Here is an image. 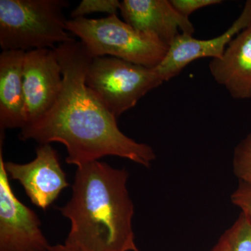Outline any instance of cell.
<instances>
[{
	"label": "cell",
	"instance_id": "cell-1",
	"mask_svg": "<svg viewBox=\"0 0 251 251\" xmlns=\"http://www.w3.org/2000/svg\"><path fill=\"white\" fill-rule=\"evenodd\" d=\"M54 49L62 67V90L49 111L21 129L19 139L39 145L62 143L67 148L66 161L77 168L107 156L150 168L156 158L153 149L126 135L117 119L86 85L92 57L80 41L64 43Z\"/></svg>",
	"mask_w": 251,
	"mask_h": 251
},
{
	"label": "cell",
	"instance_id": "cell-2",
	"mask_svg": "<svg viewBox=\"0 0 251 251\" xmlns=\"http://www.w3.org/2000/svg\"><path fill=\"white\" fill-rule=\"evenodd\" d=\"M128 171L95 161L77 167L72 196L59 208L71 222L64 244L82 251H139Z\"/></svg>",
	"mask_w": 251,
	"mask_h": 251
},
{
	"label": "cell",
	"instance_id": "cell-3",
	"mask_svg": "<svg viewBox=\"0 0 251 251\" xmlns=\"http://www.w3.org/2000/svg\"><path fill=\"white\" fill-rule=\"evenodd\" d=\"M67 0H0V46L4 50L54 49L75 40L67 32Z\"/></svg>",
	"mask_w": 251,
	"mask_h": 251
},
{
	"label": "cell",
	"instance_id": "cell-4",
	"mask_svg": "<svg viewBox=\"0 0 251 251\" xmlns=\"http://www.w3.org/2000/svg\"><path fill=\"white\" fill-rule=\"evenodd\" d=\"M67 29L80 39L92 58L113 57L154 69L169 49L157 36L137 30L117 14L97 19L72 18Z\"/></svg>",
	"mask_w": 251,
	"mask_h": 251
},
{
	"label": "cell",
	"instance_id": "cell-5",
	"mask_svg": "<svg viewBox=\"0 0 251 251\" xmlns=\"http://www.w3.org/2000/svg\"><path fill=\"white\" fill-rule=\"evenodd\" d=\"M87 87L115 118L163 83L156 69L113 57L92 58L86 73Z\"/></svg>",
	"mask_w": 251,
	"mask_h": 251
},
{
	"label": "cell",
	"instance_id": "cell-6",
	"mask_svg": "<svg viewBox=\"0 0 251 251\" xmlns=\"http://www.w3.org/2000/svg\"><path fill=\"white\" fill-rule=\"evenodd\" d=\"M0 133V251H46L51 247L39 216L16 197L5 169Z\"/></svg>",
	"mask_w": 251,
	"mask_h": 251
},
{
	"label": "cell",
	"instance_id": "cell-7",
	"mask_svg": "<svg viewBox=\"0 0 251 251\" xmlns=\"http://www.w3.org/2000/svg\"><path fill=\"white\" fill-rule=\"evenodd\" d=\"M5 169L9 178L22 185L32 204L44 210L69 186L58 153L50 144L39 145L29 163L5 162Z\"/></svg>",
	"mask_w": 251,
	"mask_h": 251
},
{
	"label": "cell",
	"instance_id": "cell-8",
	"mask_svg": "<svg viewBox=\"0 0 251 251\" xmlns=\"http://www.w3.org/2000/svg\"><path fill=\"white\" fill-rule=\"evenodd\" d=\"M23 81L28 125L49 111L62 90V67L55 50L25 52Z\"/></svg>",
	"mask_w": 251,
	"mask_h": 251
},
{
	"label": "cell",
	"instance_id": "cell-9",
	"mask_svg": "<svg viewBox=\"0 0 251 251\" xmlns=\"http://www.w3.org/2000/svg\"><path fill=\"white\" fill-rule=\"evenodd\" d=\"M251 24V0L246 1L242 13L221 35L210 39H198L191 34L175 38L161 64L155 68L163 82L177 76L191 62L202 58L222 57L229 42Z\"/></svg>",
	"mask_w": 251,
	"mask_h": 251
},
{
	"label": "cell",
	"instance_id": "cell-10",
	"mask_svg": "<svg viewBox=\"0 0 251 251\" xmlns=\"http://www.w3.org/2000/svg\"><path fill=\"white\" fill-rule=\"evenodd\" d=\"M120 11L126 23L157 36L168 46L179 34L195 32L189 18L180 14L171 0H124Z\"/></svg>",
	"mask_w": 251,
	"mask_h": 251
},
{
	"label": "cell",
	"instance_id": "cell-11",
	"mask_svg": "<svg viewBox=\"0 0 251 251\" xmlns=\"http://www.w3.org/2000/svg\"><path fill=\"white\" fill-rule=\"evenodd\" d=\"M209 69L232 98L251 99V24L229 42L222 57L211 59Z\"/></svg>",
	"mask_w": 251,
	"mask_h": 251
},
{
	"label": "cell",
	"instance_id": "cell-12",
	"mask_svg": "<svg viewBox=\"0 0 251 251\" xmlns=\"http://www.w3.org/2000/svg\"><path fill=\"white\" fill-rule=\"evenodd\" d=\"M25 53L4 50L0 54V131L21 130L27 125L23 81Z\"/></svg>",
	"mask_w": 251,
	"mask_h": 251
},
{
	"label": "cell",
	"instance_id": "cell-13",
	"mask_svg": "<svg viewBox=\"0 0 251 251\" xmlns=\"http://www.w3.org/2000/svg\"><path fill=\"white\" fill-rule=\"evenodd\" d=\"M226 251H251V222L241 212L234 224L220 238Z\"/></svg>",
	"mask_w": 251,
	"mask_h": 251
},
{
	"label": "cell",
	"instance_id": "cell-14",
	"mask_svg": "<svg viewBox=\"0 0 251 251\" xmlns=\"http://www.w3.org/2000/svg\"><path fill=\"white\" fill-rule=\"evenodd\" d=\"M232 168L239 181L251 182V132L234 149Z\"/></svg>",
	"mask_w": 251,
	"mask_h": 251
},
{
	"label": "cell",
	"instance_id": "cell-15",
	"mask_svg": "<svg viewBox=\"0 0 251 251\" xmlns=\"http://www.w3.org/2000/svg\"><path fill=\"white\" fill-rule=\"evenodd\" d=\"M121 1L119 0H82L72 13V18H85L93 13H107L109 15L117 14L120 10Z\"/></svg>",
	"mask_w": 251,
	"mask_h": 251
},
{
	"label": "cell",
	"instance_id": "cell-16",
	"mask_svg": "<svg viewBox=\"0 0 251 251\" xmlns=\"http://www.w3.org/2000/svg\"><path fill=\"white\" fill-rule=\"evenodd\" d=\"M230 199L232 204L239 207L251 222V182L239 181Z\"/></svg>",
	"mask_w": 251,
	"mask_h": 251
},
{
	"label": "cell",
	"instance_id": "cell-17",
	"mask_svg": "<svg viewBox=\"0 0 251 251\" xmlns=\"http://www.w3.org/2000/svg\"><path fill=\"white\" fill-rule=\"evenodd\" d=\"M171 1L180 14L187 18L198 10L223 2L221 0H171Z\"/></svg>",
	"mask_w": 251,
	"mask_h": 251
},
{
	"label": "cell",
	"instance_id": "cell-18",
	"mask_svg": "<svg viewBox=\"0 0 251 251\" xmlns=\"http://www.w3.org/2000/svg\"><path fill=\"white\" fill-rule=\"evenodd\" d=\"M46 251H82L76 247L68 245V244H57V245L51 246Z\"/></svg>",
	"mask_w": 251,
	"mask_h": 251
},
{
	"label": "cell",
	"instance_id": "cell-19",
	"mask_svg": "<svg viewBox=\"0 0 251 251\" xmlns=\"http://www.w3.org/2000/svg\"><path fill=\"white\" fill-rule=\"evenodd\" d=\"M213 251H226L224 246L222 244H220L219 242L217 243V244L214 247V249H212Z\"/></svg>",
	"mask_w": 251,
	"mask_h": 251
},
{
	"label": "cell",
	"instance_id": "cell-20",
	"mask_svg": "<svg viewBox=\"0 0 251 251\" xmlns=\"http://www.w3.org/2000/svg\"><path fill=\"white\" fill-rule=\"evenodd\" d=\"M211 251H213L212 250H211Z\"/></svg>",
	"mask_w": 251,
	"mask_h": 251
}]
</instances>
